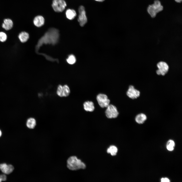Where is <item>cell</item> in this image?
<instances>
[{
	"instance_id": "10",
	"label": "cell",
	"mask_w": 182,
	"mask_h": 182,
	"mask_svg": "<svg viewBox=\"0 0 182 182\" xmlns=\"http://www.w3.org/2000/svg\"><path fill=\"white\" fill-rule=\"evenodd\" d=\"M0 169L4 174H8L12 172L14 167L11 165L4 163L0 164Z\"/></svg>"
},
{
	"instance_id": "17",
	"label": "cell",
	"mask_w": 182,
	"mask_h": 182,
	"mask_svg": "<svg viewBox=\"0 0 182 182\" xmlns=\"http://www.w3.org/2000/svg\"><path fill=\"white\" fill-rule=\"evenodd\" d=\"M65 14L67 18L70 20L73 19L76 15V11L73 9H67L66 11Z\"/></svg>"
},
{
	"instance_id": "24",
	"label": "cell",
	"mask_w": 182,
	"mask_h": 182,
	"mask_svg": "<svg viewBox=\"0 0 182 182\" xmlns=\"http://www.w3.org/2000/svg\"><path fill=\"white\" fill-rule=\"evenodd\" d=\"M0 176L2 179V181H5L6 180L7 177L6 175L4 174H2L0 175Z\"/></svg>"
},
{
	"instance_id": "16",
	"label": "cell",
	"mask_w": 182,
	"mask_h": 182,
	"mask_svg": "<svg viewBox=\"0 0 182 182\" xmlns=\"http://www.w3.org/2000/svg\"><path fill=\"white\" fill-rule=\"evenodd\" d=\"M36 125V121L34 118H30L27 120L26 122V126L29 129H34Z\"/></svg>"
},
{
	"instance_id": "8",
	"label": "cell",
	"mask_w": 182,
	"mask_h": 182,
	"mask_svg": "<svg viewBox=\"0 0 182 182\" xmlns=\"http://www.w3.org/2000/svg\"><path fill=\"white\" fill-rule=\"evenodd\" d=\"M126 94L129 98L135 99L139 97L140 95V91L134 88L132 85H130L127 91Z\"/></svg>"
},
{
	"instance_id": "11",
	"label": "cell",
	"mask_w": 182,
	"mask_h": 182,
	"mask_svg": "<svg viewBox=\"0 0 182 182\" xmlns=\"http://www.w3.org/2000/svg\"><path fill=\"white\" fill-rule=\"evenodd\" d=\"M13 25L12 20L10 18H7L4 19L3 20L2 27L5 30L8 31L12 28Z\"/></svg>"
},
{
	"instance_id": "21",
	"label": "cell",
	"mask_w": 182,
	"mask_h": 182,
	"mask_svg": "<svg viewBox=\"0 0 182 182\" xmlns=\"http://www.w3.org/2000/svg\"><path fill=\"white\" fill-rule=\"evenodd\" d=\"M67 62L70 64H73L75 63L76 59L75 56L73 55H70L66 59Z\"/></svg>"
},
{
	"instance_id": "18",
	"label": "cell",
	"mask_w": 182,
	"mask_h": 182,
	"mask_svg": "<svg viewBox=\"0 0 182 182\" xmlns=\"http://www.w3.org/2000/svg\"><path fill=\"white\" fill-rule=\"evenodd\" d=\"M118 149L117 147L114 145L110 146L107 150V152L110 153L112 156L116 155L118 152Z\"/></svg>"
},
{
	"instance_id": "2",
	"label": "cell",
	"mask_w": 182,
	"mask_h": 182,
	"mask_svg": "<svg viewBox=\"0 0 182 182\" xmlns=\"http://www.w3.org/2000/svg\"><path fill=\"white\" fill-rule=\"evenodd\" d=\"M66 167L70 170L76 171L86 168L85 164L75 155L69 157L66 161Z\"/></svg>"
},
{
	"instance_id": "13",
	"label": "cell",
	"mask_w": 182,
	"mask_h": 182,
	"mask_svg": "<svg viewBox=\"0 0 182 182\" xmlns=\"http://www.w3.org/2000/svg\"><path fill=\"white\" fill-rule=\"evenodd\" d=\"M83 106L84 109L87 111L93 112L95 109L94 104L92 101H85L83 104Z\"/></svg>"
},
{
	"instance_id": "1",
	"label": "cell",
	"mask_w": 182,
	"mask_h": 182,
	"mask_svg": "<svg viewBox=\"0 0 182 182\" xmlns=\"http://www.w3.org/2000/svg\"><path fill=\"white\" fill-rule=\"evenodd\" d=\"M59 35L57 29L53 28L50 29L39 40L36 46V50L43 43L55 44L58 41Z\"/></svg>"
},
{
	"instance_id": "29",
	"label": "cell",
	"mask_w": 182,
	"mask_h": 182,
	"mask_svg": "<svg viewBox=\"0 0 182 182\" xmlns=\"http://www.w3.org/2000/svg\"><path fill=\"white\" fill-rule=\"evenodd\" d=\"M2 181V179H1V177H0V182H1Z\"/></svg>"
},
{
	"instance_id": "19",
	"label": "cell",
	"mask_w": 182,
	"mask_h": 182,
	"mask_svg": "<svg viewBox=\"0 0 182 182\" xmlns=\"http://www.w3.org/2000/svg\"><path fill=\"white\" fill-rule=\"evenodd\" d=\"M70 93V89L67 85L65 84L63 86V97H67Z\"/></svg>"
},
{
	"instance_id": "14",
	"label": "cell",
	"mask_w": 182,
	"mask_h": 182,
	"mask_svg": "<svg viewBox=\"0 0 182 182\" xmlns=\"http://www.w3.org/2000/svg\"><path fill=\"white\" fill-rule=\"evenodd\" d=\"M147 119V116L145 114L143 113H141L136 116L135 120L137 123L139 124H142L144 123Z\"/></svg>"
},
{
	"instance_id": "22",
	"label": "cell",
	"mask_w": 182,
	"mask_h": 182,
	"mask_svg": "<svg viewBox=\"0 0 182 182\" xmlns=\"http://www.w3.org/2000/svg\"><path fill=\"white\" fill-rule=\"evenodd\" d=\"M57 95L60 97H63V86L61 85H58L57 89Z\"/></svg>"
},
{
	"instance_id": "26",
	"label": "cell",
	"mask_w": 182,
	"mask_h": 182,
	"mask_svg": "<svg viewBox=\"0 0 182 182\" xmlns=\"http://www.w3.org/2000/svg\"><path fill=\"white\" fill-rule=\"evenodd\" d=\"M182 0H175V1L178 3H180L182 2Z\"/></svg>"
},
{
	"instance_id": "7",
	"label": "cell",
	"mask_w": 182,
	"mask_h": 182,
	"mask_svg": "<svg viewBox=\"0 0 182 182\" xmlns=\"http://www.w3.org/2000/svg\"><path fill=\"white\" fill-rule=\"evenodd\" d=\"M78 11L79 14L78 20L80 25L81 27H83L87 21V19L84 7L82 6H80L79 8Z\"/></svg>"
},
{
	"instance_id": "4",
	"label": "cell",
	"mask_w": 182,
	"mask_h": 182,
	"mask_svg": "<svg viewBox=\"0 0 182 182\" xmlns=\"http://www.w3.org/2000/svg\"><path fill=\"white\" fill-rule=\"evenodd\" d=\"M106 108L105 112L108 118H115L118 117L119 113L115 106L109 104Z\"/></svg>"
},
{
	"instance_id": "9",
	"label": "cell",
	"mask_w": 182,
	"mask_h": 182,
	"mask_svg": "<svg viewBox=\"0 0 182 182\" xmlns=\"http://www.w3.org/2000/svg\"><path fill=\"white\" fill-rule=\"evenodd\" d=\"M158 70L156 71L157 74L159 75H165L168 72L169 66L167 64L164 62H159L157 64Z\"/></svg>"
},
{
	"instance_id": "6",
	"label": "cell",
	"mask_w": 182,
	"mask_h": 182,
	"mask_svg": "<svg viewBox=\"0 0 182 182\" xmlns=\"http://www.w3.org/2000/svg\"><path fill=\"white\" fill-rule=\"evenodd\" d=\"M96 98L98 104L102 108H106L110 104V101L105 94H99L97 95Z\"/></svg>"
},
{
	"instance_id": "3",
	"label": "cell",
	"mask_w": 182,
	"mask_h": 182,
	"mask_svg": "<svg viewBox=\"0 0 182 182\" xmlns=\"http://www.w3.org/2000/svg\"><path fill=\"white\" fill-rule=\"evenodd\" d=\"M163 9L161 2L158 0L154 1L153 4L149 5L147 9V11L152 18L155 17L157 13L162 11Z\"/></svg>"
},
{
	"instance_id": "28",
	"label": "cell",
	"mask_w": 182,
	"mask_h": 182,
	"mask_svg": "<svg viewBox=\"0 0 182 182\" xmlns=\"http://www.w3.org/2000/svg\"><path fill=\"white\" fill-rule=\"evenodd\" d=\"M2 134V133L1 131L0 130V137L1 136Z\"/></svg>"
},
{
	"instance_id": "25",
	"label": "cell",
	"mask_w": 182,
	"mask_h": 182,
	"mask_svg": "<svg viewBox=\"0 0 182 182\" xmlns=\"http://www.w3.org/2000/svg\"><path fill=\"white\" fill-rule=\"evenodd\" d=\"M162 182H169L170 181L169 179L167 178H162L161 179Z\"/></svg>"
},
{
	"instance_id": "27",
	"label": "cell",
	"mask_w": 182,
	"mask_h": 182,
	"mask_svg": "<svg viewBox=\"0 0 182 182\" xmlns=\"http://www.w3.org/2000/svg\"><path fill=\"white\" fill-rule=\"evenodd\" d=\"M95 0L96 1H98V2H102L103 1L105 0Z\"/></svg>"
},
{
	"instance_id": "15",
	"label": "cell",
	"mask_w": 182,
	"mask_h": 182,
	"mask_svg": "<svg viewBox=\"0 0 182 182\" xmlns=\"http://www.w3.org/2000/svg\"><path fill=\"white\" fill-rule=\"evenodd\" d=\"M18 37L21 42L25 43L28 41L29 38V36L27 32L25 31H22L19 34Z\"/></svg>"
},
{
	"instance_id": "23",
	"label": "cell",
	"mask_w": 182,
	"mask_h": 182,
	"mask_svg": "<svg viewBox=\"0 0 182 182\" xmlns=\"http://www.w3.org/2000/svg\"><path fill=\"white\" fill-rule=\"evenodd\" d=\"M7 38V36L6 33L4 32H0V41L2 42H4L5 41Z\"/></svg>"
},
{
	"instance_id": "5",
	"label": "cell",
	"mask_w": 182,
	"mask_h": 182,
	"mask_svg": "<svg viewBox=\"0 0 182 182\" xmlns=\"http://www.w3.org/2000/svg\"><path fill=\"white\" fill-rule=\"evenodd\" d=\"M66 6V4L64 0H53L52 7L56 12H62Z\"/></svg>"
},
{
	"instance_id": "20",
	"label": "cell",
	"mask_w": 182,
	"mask_h": 182,
	"mask_svg": "<svg viewBox=\"0 0 182 182\" xmlns=\"http://www.w3.org/2000/svg\"><path fill=\"white\" fill-rule=\"evenodd\" d=\"M175 143L174 141L172 140H169L167 143L166 148L169 151H173L174 148Z\"/></svg>"
},
{
	"instance_id": "12",
	"label": "cell",
	"mask_w": 182,
	"mask_h": 182,
	"mask_svg": "<svg viewBox=\"0 0 182 182\" xmlns=\"http://www.w3.org/2000/svg\"><path fill=\"white\" fill-rule=\"evenodd\" d=\"M45 20L44 17L38 15L36 16L33 20L34 25L39 27L42 26L44 24Z\"/></svg>"
}]
</instances>
